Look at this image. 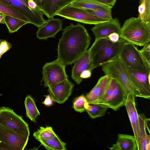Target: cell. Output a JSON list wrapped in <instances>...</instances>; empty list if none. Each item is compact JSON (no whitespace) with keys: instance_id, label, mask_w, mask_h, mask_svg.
<instances>
[{"instance_id":"10","label":"cell","mask_w":150,"mask_h":150,"mask_svg":"<svg viewBox=\"0 0 150 150\" xmlns=\"http://www.w3.org/2000/svg\"><path fill=\"white\" fill-rule=\"evenodd\" d=\"M28 139V137L22 135L0 125V141L5 144L9 150H24Z\"/></svg>"},{"instance_id":"28","label":"cell","mask_w":150,"mask_h":150,"mask_svg":"<svg viewBox=\"0 0 150 150\" xmlns=\"http://www.w3.org/2000/svg\"><path fill=\"white\" fill-rule=\"evenodd\" d=\"M108 109L101 105L89 104L86 111L90 117L93 119L104 115Z\"/></svg>"},{"instance_id":"6","label":"cell","mask_w":150,"mask_h":150,"mask_svg":"<svg viewBox=\"0 0 150 150\" xmlns=\"http://www.w3.org/2000/svg\"><path fill=\"white\" fill-rule=\"evenodd\" d=\"M0 125L22 135L29 137L28 125L22 116L16 114L8 107L0 108Z\"/></svg>"},{"instance_id":"40","label":"cell","mask_w":150,"mask_h":150,"mask_svg":"<svg viewBox=\"0 0 150 150\" xmlns=\"http://www.w3.org/2000/svg\"><path fill=\"white\" fill-rule=\"evenodd\" d=\"M0 150H9L7 146L4 143L0 142Z\"/></svg>"},{"instance_id":"33","label":"cell","mask_w":150,"mask_h":150,"mask_svg":"<svg viewBox=\"0 0 150 150\" xmlns=\"http://www.w3.org/2000/svg\"><path fill=\"white\" fill-rule=\"evenodd\" d=\"M12 47V45L7 41L0 39V59L5 53L9 50Z\"/></svg>"},{"instance_id":"17","label":"cell","mask_w":150,"mask_h":150,"mask_svg":"<svg viewBox=\"0 0 150 150\" xmlns=\"http://www.w3.org/2000/svg\"><path fill=\"white\" fill-rule=\"evenodd\" d=\"M127 95L126 91L116 81L114 88L110 96L101 105L117 111L120 107L125 105Z\"/></svg>"},{"instance_id":"18","label":"cell","mask_w":150,"mask_h":150,"mask_svg":"<svg viewBox=\"0 0 150 150\" xmlns=\"http://www.w3.org/2000/svg\"><path fill=\"white\" fill-rule=\"evenodd\" d=\"M75 63L72 69L71 77L76 83L79 84L83 79L80 76L81 73L86 70H93L89 50L83 54Z\"/></svg>"},{"instance_id":"23","label":"cell","mask_w":150,"mask_h":150,"mask_svg":"<svg viewBox=\"0 0 150 150\" xmlns=\"http://www.w3.org/2000/svg\"><path fill=\"white\" fill-rule=\"evenodd\" d=\"M70 4L75 7L88 9L112 8L109 6L94 0H75Z\"/></svg>"},{"instance_id":"9","label":"cell","mask_w":150,"mask_h":150,"mask_svg":"<svg viewBox=\"0 0 150 150\" xmlns=\"http://www.w3.org/2000/svg\"><path fill=\"white\" fill-rule=\"evenodd\" d=\"M56 15L90 25H95L110 21L96 17L81 8L73 6L70 4L61 9L56 13Z\"/></svg>"},{"instance_id":"21","label":"cell","mask_w":150,"mask_h":150,"mask_svg":"<svg viewBox=\"0 0 150 150\" xmlns=\"http://www.w3.org/2000/svg\"><path fill=\"white\" fill-rule=\"evenodd\" d=\"M75 0H45L42 11L49 18H53L63 8Z\"/></svg>"},{"instance_id":"35","label":"cell","mask_w":150,"mask_h":150,"mask_svg":"<svg viewBox=\"0 0 150 150\" xmlns=\"http://www.w3.org/2000/svg\"><path fill=\"white\" fill-rule=\"evenodd\" d=\"M108 38L110 41L113 43L117 42L120 39L119 34L116 33L111 34L108 36Z\"/></svg>"},{"instance_id":"12","label":"cell","mask_w":150,"mask_h":150,"mask_svg":"<svg viewBox=\"0 0 150 150\" xmlns=\"http://www.w3.org/2000/svg\"><path fill=\"white\" fill-rule=\"evenodd\" d=\"M74 84L68 79L56 84L48 88V91L53 101L62 104L71 94Z\"/></svg>"},{"instance_id":"13","label":"cell","mask_w":150,"mask_h":150,"mask_svg":"<svg viewBox=\"0 0 150 150\" xmlns=\"http://www.w3.org/2000/svg\"><path fill=\"white\" fill-rule=\"evenodd\" d=\"M121 25L117 18L95 25L91 30L95 36V41L108 38L111 34L116 33L120 35Z\"/></svg>"},{"instance_id":"1","label":"cell","mask_w":150,"mask_h":150,"mask_svg":"<svg viewBox=\"0 0 150 150\" xmlns=\"http://www.w3.org/2000/svg\"><path fill=\"white\" fill-rule=\"evenodd\" d=\"M91 38L84 26L71 23L63 29L58 44L57 59L64 66L74 63L85 52Z\"/></svg>"},{"instance_id":"41","label":"cell","mask_w":150,"mask_h":150,"mask_svg":"<svg viewBox=\"0 0 150 150\" xmlns=\"http://www.w3.org/2000/svg\"><path fill=\"white\" fill-rule=\"evenodd\" d=\"M5 15L1 14L0 15V24H4Z\"/></svg>"},{"instance_id":"5","label":"cell","mask_w":150,"mask_h":150,"mask_svg":"<svg viewBox=\"0 0 150 150\" xmlns=\"http://www.w3.org/2000/svg\"><path fill=\"white\" fill-rule=\"evenodd\" d=\"M118 57L125 65L133 70L143 73H150V68L145 62L139 50L131 43L125 42Z\"/></svg>"},{"instance_id":"20","label":"cell","mask_w":150,"mask_h":150,"mask_svg":"<svg viewBox=\"0 0 150 150\" xmlns=\"http://www.w3.org/2000/svg\"><path fill=\"white\" fill-rule=\"evenodd\" d=\"M140 127V139L138 150L150 149V136L147 134L146 129L148 128V122L150 119L144 114H138Z\"/></svg>"},{"instance_id":"31","label":"cell","mask_w":150,"mask_h":150,"mask_svg":"<svg viewBox=\"0 0 150 150\" xmlns=\"http://www.w3.org/2000/svg\"><path fill=\"white\" fill-rule=\"evenodd\" d=\"M89 103L83 95L76 98L73 103V108L76 111L82 112L86 111Z\"/></svg>"},{"instance_id":"38","label":"cell","mask_w":150,"mask_h":150,"mask_svg":"<svg viewBox=\"0 0 150 150\" xmlns=\"http://www.w3.org/2000/svg\"><path fill=\"white\" fill-rule=\"evenodd\" d=\"M45 96L46 98L44 101L42 103L48 106L52 105L53 104V100L50 96L47 95Z\"/></svg>"},{"instance_id":"30","label":"cell","mask_w":150,"mask_h":150,"mask_svg":"<svg viewBox=\"0 0 150 150\" xmlns=\"http://www.w3.org/2000/svg\"><path fill=\"white\" fill-rule=\"evenodd\" d=\"M56 134L50 126L43 127H41L33 134V137L37 140L51 137Z\"/></svg>"},{"instance_id":"24","label":"cell","mask_w":150,"mask_h":150,"mask_svg":"<svg viewBox=\"0 0 150 150\" xmlns=\"http://www.w3.org/2000/svg\"><path fill=\"white\" fill-rule=\"evenodd\" d=\"M24 104L27 116L31 121L35 122L37 117L40 114L31 96L28 95L26 96Z\"/></svg>"},{"instance_id":"4","label":"cell","mask_w":150,"mask_h":150,"mask_svg":"<svg viewBox=\"0 0 150 150\" xmlns=\"http://www.w3.org/2000/svg\"><path fill=\"white\" fill-rule=\"evenodd\" d=\"M101 66L105 75L115 80L127 94L131 93L135 97H141L134 87L124 65L118 57L109 61Z\"/></svg>"},{"instance_id":"22","label":"cell","mask_w":150,"mask_h":150,"mask_svg":"<svg viewBox=\"0 0 150 150\" xmlns=\"http://www.w3.org/2000/svg\"><path fill=\"white\" fill-rule=\"evenodd\" d=\"M47 150H66V144L62 141L56 134L48 138L38 140Z\"/></svg>"},{"instance_id":"32","label":"cell","mask_w":150,"mask_h":150,"mask_svg":"<svg viewBox=\"0 0 150 150\" xmlns=\"http://www.w3.org/2000/svg\"><path fill=\"white\" fill-rule=\"evenodd\" d=\"M140 52L148 66L150 68V44L147 43L143 46Z\"/></svg>"},{"instance_id":"2","label":"cell","mask_w":150,"mask_h":150,"mask_svg":"<svg viewBox=\"0 0 150 150\" xmlns=\"http://www.w3.org/2000/svg\"><path fill=\"white\" fill-rule=\"evenodd\" d=\"M126 42L120 38L117 42L113 43L108 38L94 41L88 50L92 69L118 57Z\"/></svg>"},{"instance_id":"25","label":"cell","mask_w":150,"mask_h":150,"mask_svg":"<svg viewBox=\"0 0 150 150\" xmlns=\"http://www.w3.org/2000/svg\"><path fill=\"white\" fill-rule=\"evenodd\" d=\"M29 23L12 16L5 15V24L10 33L17 32L24 25Z\"/></svg>"},{"instance_id":"14","label":"cell","mask_w":150,"mask_h":150,"mask_svg":"<svg viewBox=\"0 0 150 150\" xmlns=\"http://www.w3.org/2000/svg\"><path fill=\"white\" fill-rule=\"evenodd\" d=\"M135 97L131 93L127 94L125 105L138 148L140 139V127L138 114L135 103Z\"/></svg>"},{"instance_id":"42","label":"cell","mask_w":150,"mask_h":150,"mask_svg":"<svg viewBox=\"0 0 150 150\" xmlns=\"http://www.w3.org/2000/svg\"><path fill=\"white\" fill-rule=\"evenodd\" d=\"M1 14H2V13H0V15Z\"/></svg>"},{"instance_id":"8","label":"cell","mask_w":150,"mask_h":150,"mask_svg":"<svg viewBox=\"0 0 150 150\" xmlns=\"http://www.w3.org/2000/svg\"><path fill=\"white\" fill-rule=\"evenodd\" d=\"M0 2L18 10L28 19L30 23L38 28L47 21L41 10H33L29 7L28 0H0Z\"/></svg>"},{"instance_id":"16","label":"cell","mask_w":150,"mask_h":150,"mask_svg":"<svg viewBox=\"0 0 150 150\" xmlns=\"http://www.w3.org/2000/svg\"><path fill=\"white\" fill-rule=\"evenodd\" d=\"M62 30V20L53 17L49 19L44 25L38 28L36 35L39 39L46 40L50 38H54Z\"/></svg>"},{"instance_id":"27","label":"cell","mask_w":150,"mask_h":150,"mask_svg":"<svg viewBox=\"0 0 150 150\" xmlns=\"http://www.w3.org/2000/svg\"><path fill=\"white\" fill-rule=\"evenodd\" d=\"M0 13L5 15L11 16L23 21L30 22L28 19L18 10L0 2Z\"/></svg>"},{"instance_id":"3","label":"cell","mask_w":150,"mask_h":150,"mask_svg":"<svg viewBox=\"0 0 150 150\" xmlns=\"http://www.w3.org/2000/svg\"><path fill=\"white\" fill-rule=\"evenodd\" d=\"M120 38L139 46L150 42V22L133 17L126 20L121 28Z\"/></svg>"},{"instance_id":"39","label":"cell","mask_w":150,"mask_h":150,"mask_svg":"<svg viewBox=\"0 0 150 150\" xmlns=\"http://www.w3.org/2000/svg\"><path fill=\"white\" fill-rule=\"evenodd\" d=\"M37 4L38 8L41 10L43 9L45 0H33Z\"/></svg>"},{"instance_id":"43","label":"cell","mask_w":150,"mask_h":150,"mask_svg":"<svg viewBox=\"0 0 150 150\" xmlns=\"http://www.w3.org/2000/svg\"><path fill=\"white\" fill-rule=\"evenodd\" d=\"M0 142H1V141H0Z\"/></svg>"},{"instance_id":"15","label":"cell","mask_w":150,"mask_h":150,"mask_svg":"<svg viewBox=\"0 0 150 150\" xmlns=\"http://www.w3.org/2000/svg\"><path fill=\"white\" fill-rule=\"evenodd\" d=\"M110 79L111 78L106 75L100 78L95 86L85 96L89 104H98L100 102L107 88Z\"/></svg>"},{"instance_id":"37","label":"cell","mask_w":150,"mask_h":150,"mask_svg":"<svg viewBox=\"0 0 150 150\" xmlns=\"http://www.w3.org/2000/svg\"><path fill=\"white\" fill-rule=\"evenodd\" d=\"M91 71L90 70H86L83 71L81 74V77L83 79H86L90 77L91 75Z\"/></svg>"},{"instance_id":"7","label":"cell","mask_w":150,"mask_h":150,"mask_svg":"<svg viewBox=\"0 0 150 150\" xmlns=\"http://www.w3.org/2000/svg\"><path fill=\"white\" fill-rule=\"evenodd\" d=\"M65 66L57 59L47 62L42 68V81L45 87L50 88L60 82L68 79Z\"/></svg>"},{"instance_id":"11","label":"cell","mask_w":150,"mask_h":150,"mask_svg":"<svg viewBox=\"0 0 150 150\" xmlns=\"http://www.w3.org/2000/svg\"><path fill=\"white\" fill-rule=\"evenodd\" d=\"M124 65L134 87L139 94L141 97L149 99L150 73L148 74L137 71Z\"/></svg>"},{"instance_id":"34","label":"cell","mask_w":150,"mask_h":150,"mask_svg":"<svg viewBox=\"0 0 150 150\" xmlns=\"http://www.w3.org/2000/svg\"><path fill=\"white\" fill-rule=\"evenodd\" d=\"M110 6L112 8L117 0H94Z\"/></svg>"},{"instance_id":"26","label":"cell","mask_w":150,"mask_h":150,"mask_svg":"<svg viewBox=\"0 0 150 150\" xmlns=\"http://www.w3.org/2000/svg\"><path fill=\"white\" fill-rule=\"evenodd\" d=\"M138 18L146 22H150V0H139Z\"/></svg>"},{"instance_id":"29","label":"cell","mask_w":150,"mask_h":150,"mask_svg":"<svg viewBox=\"0 0 150 150\" xmlns=\"http://www.w3.org/2000/svg\"><path fill=\"white\" fill-rule=\"evenodd\" d=\"M80 8L92 16L98 18L108 20H110L113 19L112 15V9L110 8L95 9Z\"/></svg>"},{"instance_id":"19","label":"cell","mask_w":150,"mask_h":150,"mask_svg":"<svg viewBox=\"0 0 150 150\" xmlns=\"http://www.w3.org/2000/svg\"><path fill=\"white\" fill-rule=\"evenodd\" d=\"M117 136L116 143L108 148L110 150H137L134 136L119 134Z\"/></svg>"},{"instance_id":"36","label":"cell","mask_w":150,"mask_h":150,"mask_svg":"<svg viewBox=\"0 0 150 150\" xmlns=\"http://www.w3.org/2000/svg\"><path fill=\"white\" fill-rule=\"evenodd\" d=\"M28 4L29 7L32 10L40 9L38 7L37 4L33 0H28Z\"/></svg>"}]
</instances>
